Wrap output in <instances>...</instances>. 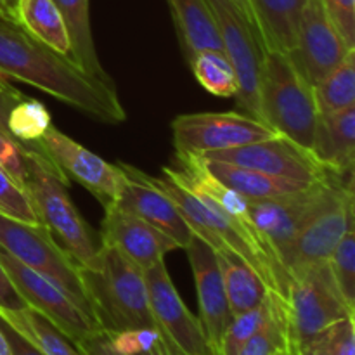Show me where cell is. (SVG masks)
<instances>
[{
	"label": "cell",
	"mask_w": 355,
	"mask_h": 355,
	"mask_svg": "<svg viewBox=\"0 0 355 355\" xmlns=\"http://www.w3.org/2000/svg\"><path fill=\"white\" fill-rule=\"evenodd\" d=\"M21 99H23V94L16 87L10 85L7 78H0V130L7 132V114Z\"/></svg>",
	"instance_id": "obj_42"
},
{
	"label": "cell",
	"mask_w": 355,
	"mask_h": 355,
	"mask_svg": "<svg viewBox=\"0 0 355 355\" xmlns=\"http://www.w3.org/2000/svg\"><path fill=\"white\" fill-rule=\"evenodd\" d=\"M153 180L177 205L198 238L208 243L214 250L234 252L259 272L270 291L286 298L291 279L290 274L274 259L252 225L231 217L217 205L196 196L165 170H162V177H153Z\"/></svg>",
	"instance_id": "obj_2"
},
{
	"label": "cell",
	"mask_w": 355,
	"mask_h": 355,
	"mask_svg": "<svg viewBox=\"0 0 355 355\" xmlns=\"http://www.w3.org/2000/svg\"><path fill=\"white\" fill-rule=\"evenodd\" d=\"M0 211L19 220L42 224L26 191L0 168Z\"/></svg>",
	"instance_id": "obj_34"
},
{
	"label": "cell",
	"mask_w": 355,
	"mask_h": 355,
	"mask_svg": "<svg viewBox=\"0 0 355 355\" xmlns=\"http://www.w3.org/2000/svg\"><path fill=\"white\" fill-rule=\"evenodd\" d=\"M149 305L163 338L175 343L186 355H211L200 319L194 318L173 286L165 260L144 270Z\"/></svg>",
	"instance_id": "obj_15"
},
{
	"label": "cell",
	"mask_w": 355,
	"mask_h": 355,
	"mask_svg": "<svg viewBox=\"0 0 355 355\" xmlns=\"http://www.w3.org/2000/svg\"><path fill=\"white\" fill-rule=\"evenodd\" d=\"M0 248L54 281L92 314L82 269L44 224H31L0 211Z\"/></svg>",
	"instance_id": "obj_8"
},
{
	"label": "cell",
	"mask_w": 355,
	"mask_h": 355,
	"mask_svg": "<svg viewBox=\"0 0 355 355\" xmlns=\"http://www.w3.org/2000/svg\"><path fill=\"white\" fill-rule=\"evenodd\" d=\"M120 166L125 173V186L114 207L142 218L149 225L170 236L179 248L186 250L194 238V232L177 205L165 191L156 186L153 175L127 163H120Z\"/></svg>",
	"instance_id": "obj_16"
},
{
	"label": "cell",
	"mask_w": 355,
	"mask_h": 355,
	"mask_svg": "<svg viewBox=\"0 0 355 355\" xmlns=\"http://www.w3.org/2000/svg\"><path fill=\"white\" fill-rule=\"evenodd\" d=\"M186 252L189 257L191 269H193L194 284H196L198 309H200L198 319L214 355L220 345L225 329L232 321L220 267L215 257V250L196 234L187 245Z\"/></svg>",
	"instance_id": "obj_17"
},
{
	"label": "cell",
	"mask_w": 355,
	"mask_h": 355,
	"mask_svg": "<svg viewBox=\"0 0 355 355\" xmlns=\"http://www.w3.org/2000/svg\"><path fill=\"white\" fill-rule=\"evenodd\" d=\"M354 189L352 177L328 173L309 189L290 196L250 201L248 224L266 243L274 259L284 267L302 229L345 191ZM286 269V267H284Z\"/></svg>",
	"instance_id": "obj_6"
},
{
	"label": "cell",
	"mask_w": 355,
	"mask_h": 355,
	"mask_svg": "<svg viewBox=\"0 0 355 355\" xmlns=\"http://www.w3.org/2000/svg\"><path fill=\"white\" fill-rule=\"evenodd\" d=\"M215 257L220 267L232 318L260 307L267 300L269 286L246 260L231 250H215Z\"/></svg>",
	"instance_id": "obj_22"
},
{
	"label": "cell",
	"mask_w": 355,
	"mask_h": 355,
	"mask_svg": "<svg viewBox=\"0 0 355 355\" xmlns=\"http://www.w3.org/2000/svg\"><path fill=\"white\" fill-rule=\"evenodd\" d=\"M260 121L302 148H312L318 106L314 87L286 52L267 51L259 89Z\"/></svg>",
	"instance_id": "obj_5"
},
{
	"label": "cell",
	"mask_w": 355,
	"mask_h": 355,
	"mask_svg": "<svg viewBox=\"0 0 355 355\" xmlns=\"http://www.w3.org/2000/svg\"><path fill=\"white\" fill-rule=\"evenodd\" d=\"M333 277L336 281L343 300L350 311L355 312V231L354 227L345 232L335 252L329 257Z\"/></svg>",
	"instance_id": "obj_33"
},
{
	"label": "cell",
	"mask_w": 355,
	"mask_h": 355,
	"mask_svg": "<svg viewBox=\"0 0 355 355\" xmlns=\"http://www.w3.org/2000/svg\"><path fill=\"white\" fill-rule=\"evenodd\" d=\"M31 146L40 149L66 179L82 184L103 208L113 207L118 201L125 186V173L120 163L113 165L106 162L69 135L62 134L54 125Z\"/></svg>",
	"instance_id": "obj_12"
},
{
	"label": "cell",
	"mask_w": 355,
	"mask_h": 355,
	"mask_svg": "<svg viewBox=\"0 0 355 355\" xmlns=\"http://www.w3.org/2000/svg\"><path fill=\"white\" fill-rule=\"evenodd\" d=\"M187 62L203 51H222L220 35L207 0H166Z\"/></svg>",
	"instance_id": "obj_21"
},
{
	"label": "cell",
	"mask_w": 355,
	"mask_h": 355,
	"mask_svg": "<svg viewBox=\"0 0 355 355\" xmlns=\"http://www.w3.org/2000/svg\"><path fill=\"white\" fill-rule=\"evenodd\" d=\"M295 355H321V352H319L318 347H315L314 343H307V345L300 347Z\"/></svg>",
	"instance_id": "obj_45"
},
{
	"label": "cell",
	"mask_w": 355,
	"mask_h": 355,
	"mask_svg": "<svg viewBox=\"0 0 355 355\" xmlns=\"http://www.w3.org/2000/svg\"><path fill=\"white\" fill-rule=\"evenodd\" d=\"M173 148L177 156L234 149L277 135L263 121L246 113H191L172 121Z\"/></svg>",
	"instance_id": "obj_11"
},
{
	"label": "cell",
	"mask_w": 355,
	"mask_h": 355,
	"mask_svg": "<svg viewBox=\"0 0 355 355\" xmlns=\"http://www.w3.org/2000/svg\"><path fill=\"white\" fill-rule=\"evenodd\" d=\"M76 347L83 355H123L111 345L110 336H107L106 331L94 333L89 338L76 343Z\"/></svg>",
	"instance_id": "obj_40"
},
{
	"label": "cell",
	"mask_w": 355,
	"mask_h": 355,
	"mask_svg": "<svg viewBox=\"0 0 355 355\" xmlns=\"http://www.w3.org/2000/svg\"><path fill=\"white\" fill-rule=\"evenodd\" d=\"M321 3L340 37L355 49V0H321Z\"/></svg>",
	"instance_id": "obj_38"
},
{
	"label": "cell",
	"mask_w": 355,
	"mask_h": 355,
	"mask_svg": "<svg viewBox=\"0 0 355 355\" xmlns=\"http://www.w3.org/2000/svg\"><path fill=\"white\" fill-rule=\"evenodd\" d=\"M82 276L92 314L103 331L158 329L149 305L144 270L123 253L113 246L101 245L96 269H82Z\"/></svg>",
	"instance_id": "obj_3"
},
{
	"label": "cell",
	"mask_w": 355,
	"mask_h": 355,
	"mask_svg": "<svg viewBox=\"0 0 355 355\" xmlns=\"http://www.w3.org/2000/svg\"><path fill=\"white\" fill-rule=\"evenodd\" d=\"M270 293L260 307L252 309V311L243 312V314L232 318L231 324L225 329L224 336L220 340V345H218L217 352L214 355H236L239 352V349L259 331L260 326L266 322L267 315H269Z\"/></svg>",
	"instance_id": "obj_32"
},
{
	"label": "cell",
	"mask_w": 355,
	"mask_h": 355,
	"mask_svg": "<svg viewBox=\"0 0 355 355\" xmlns=\"http://www.w3.org/2000/svg\"><path fill=\"white\" fill-rule=\"evenodd\" d=\"M30 175L24 191L33 203L38 220L51 231L80 269H96L101 241L76 210L68 193V179L47 156L31 146Z\"/></svg>",
	"instance_id": "obj_4"
},
{
	"label": "cell",
	"mask_w": 355,
	"mask_h": 355,
	"mask_svg": "<svg viewBox=\"0 0 355 355\" xmlns=\"http://www.w3.org/2000/svg\"><path fill=\"white\" fill-rule=\"evenodd\" d=\"M207 2L217 23L222 52L229 59L238 78L236 101L246 114L260 120L259 89L267 55L266 40L253 21L232 0Z\"/></svg>",
	"instance_id": "obj_9"
},
{
	"label": "cell",
	"mask_w": 355,
	"mask_h": 355,
	"mask_svg": "<svg viewBox=\"0 0 355 355\" xmlns=\"http://www.w3.org/2000/svg\"><path fill=\"white\" fill-rule=\"evenodd\" d=\"M23 309H28V304L17 293L16 286L0 263V312H17Z\"/></svg>",
	"instance_id": "obj_39"
},
{
	"label": "cell",
	"mask_w": 355,
	"mask_h": 355,
	"mask_svg": "<svg viewBox=\"0 0 355 355\" xmlns=\"http://www.w3.org/2000/svg\"><path fill=\"white\" fill-rule=\"evenodd\" d=\"M141 355H170V354H168V350H166L165 342H163V338H162V342H159L155 349L149 350V352H146V354H141Z\"/></svg>",
	"instance_id": "obj_46"
},
{
	"label": "cell",
	"mask_w": 355,
	"mask_h": 355,
	"mask_svg": "<svg viewBox=\"0 0 355 355\" xmlns=\"http://www.w3.org/2000/svg\"><path fill=\"white\" fill-rule=\"evenodd\" d=\"M52 127V116L47 106L38 99L23 97L7 114V132L21 144L31 146Z\"/></svg>",
	"instance_id": "obj_31"
},
{
	"label": "cell",
	"mask_w": 355,
	"mask_h": 355,
	"mask_svg": "<svg viewBox=\"0 0 355 355\" xmlns=\"http://www.w3.org/2000/svg\"><path fill=\"white\" fill-rule=\"evenodd\" d=\"M0 318L21 333L28 342L33 343L44 355H83L71 340L66 338L49 319L33 309L0 312Z\"/></svg>",
	"instance_id": "obj_27"
},
{
	"label": "cell",
	"mask_w": 355,
	"mask_h": 355,
	"mask_svg": "<svg viewBox=\"0 0 355 355\" xmlns=\"http://www.w3.org/2000/svg\"><path fill=\"white\" fill-rule=\"evenodd\" d=\"M311 343L318 347L321 355H355L354 315L326 328Z\"/></svg>",
	"instance_id": "obj_36"
},
{
	"label": "cell",
	"mask_w": 355,
	"mask_h": 355,
	"mask_svg": "<svg viewBox=\"0 0 355 355\" xmlns=\"http://www.w3.org/2000/svg\"><path fill=\"white\" fill-rule=\"evenodd\" d=\"M0 263L28 307L49 319L75 345L94 333L103 331L92 314L87 312L71 295L66 293L47 276L21 263L2 248H0Z\"/></svg>",
	"instance_id": "obj_10"
},
{
	"label": "cell",
	"mask_w": 355,
	"mask_h": 355,
	"mask_svg": "<svg viewBox=\"0 0 355 355\" xmlns=\"http://www.w3.org/2000/svg\"><path fill=\"white\" fill-rule=\"evenodd\" d=\"M352 227L354 189H350L319 211L297 236L284 263L290 277L307 267L328 262L340 239Z\"/></svg>",
	"instance_id": "obj_18"
},
{
	"label": "cell",
	"mask_w": 355,
	"mask_h": 355,
	"mask_svg": "<svg viewBox=\"0 0 355 355\" xmlns=\"http://www.w3.org/2000/svg\"><path fill=\"white\" fill-rule=\"evenodd\" d=\"M207 168L224 186L236 191V193L241 194L243 198H246L250 201L290 196V194L302 193V191L309 189L312 186V184L307 182H298V180L283 179V177L267 175V173L257 172V170L252 168H245V166L231 165V163L207 162Z\"/></svg>",
	"instance_id": "obj_23"
},
{
	"label": "cell",
	"mask_w": 355,
	"mask_h": 355,
	"mask_svg": "<svg viewBox=\"0 0 355 355\" xmlns=\"http://www.w3.org/2000/svg\"><path fill=\"white\" fill-rule=\"evenodd\" d=\"M207 162H222L245 166L267 175L283 177L298 182L314 184L328 177V170L315 159L309 149L283 135L263 139L234 149L203 155Z\"/></svg>",
	"instance_id": "obj_13"
},
{
	"label": "cell",
	"mask_w": 355,
	"mask_h": 355,
	"mask_svg": "<svg viewBox=\"0 0 355 355\" xmlns=\"http://www.w3.org/2000/svg\"><path fill=\"white\" fill-rule=\"evenodd\" d=\"M352 49L333 26L321 0H307L298 24L295 47L288 52L302 76L314 87L335 69Z\"/></svg>",
	"instance_id": "obj_14"
},
{
	"label": "cell",
	"mask_w": 355,
	"mask_h": 355,
	"mask_svg": "<svg viewBox=\"0 0 355 355\" xmlns=\"http://www.w3.org/2000/svg\"><path fill=\"white\" fill-rule=\"evenodd\" d=\"M0 75L28 83L101 123L118 125L127 120L116 87L89 76L69 55L52 51L3 17H0Z\"/></svg>",
	"instance_id": "obj_1"
},
{
	"label": "cell",
	"mask_w": 355,
	"mask_h": 355,
	"mask_svg": "<svg viewBox=\"0 0 355 355\" xmlns=\"http://www.w3.org/2000/svg\"><path fill=\"white\" fill-rule=\"evenodd\" d=\"M61 12L69 45H71V59L92 78L103 83L114 85L110 73L103 68L94 44L92 28H90L89 0H54Z\"/></svg>",
	"instance_id": "obj_24"
},
{
	"label": "cell",
	"mask_w": 355,
	"mask_h": 355,
	"mask_svg": "<svg viewBox=\"0 0 355 355\" xmlns=\"http://www.w3.org/2000/svg\"><path fill=\"white\" fill-rule=\"evenodd\" d=\"M31 151V146L21 144L12 135L0 130V168L12 177L23 189L30 175Z\"/></svg>",
	"instance_id": "obj_35"
},
{
	"label": "cell",
	"mask_w": 355,
	"mask_h": 355,
	"mask_svg": "<svg viewBox=\"0 0 355 355\" xmlns=\"http://www.w3.org/2000/svg\"><path fill=\"white\" fill-rule=\"evenodd\" d=\"M99 241L116 248L142 270L162 262L166 253L179 250V245L165 232L114 205L104 208Z\"/></svg>",
	"instance_id": "obj_19"
},
{
	"label": "cell",
	"mask_w": 355,
	"mask_h": 355,
	"mask_svg": "<svg viewBox=\"0 0 355 355\" xmlns=\"http://www.w3.org/2000/svg\"><path fill=\"white\" fill-rule=\"evenodd\" d=\"M311 153L328 172L352 177L355 163V106L318 114Z\"/></svg>",
	"instance_id": "obj_20"
},
{
	"label": "cell",
	"mask_w": 355,
	"mask_h": 355,
	"mask_svg": "<svg viewBox=\"0 0 355 355\" xmlns=\"http://www.w3.org/2000/svg\"><path fill=\"white\" fill-rule=\"evenodd\" d=\"M267 51L291 52L307 0H250Z\"/></svg>",
	"instance_id": "obj_25"
},
{
	"label": "cell",
	"mask_w": 355,
	"mask_h": 355,
	"mask_svg": "<svg viewBox=\"0 0 355 355\" xmlns=\"http://www.w3.org/2000/svg\"><path fill=\"white\" fill-rule=\"evenodd\" d=\"M0 78H6V76H2V75H0Z\"/></svg>",
	"instance_id": "obj_48"
},
{
	"label": "cell",
	"mask_w": 355,
	"mask_h": 355,
	"mask_svg": "<svg viewBox=\"0 0 355 355\" xmlns=\"http://www.w3.org/2000/svg\"><path fill=\"white\" fill-rule=\"evenodd\" d=\"M354 314L336 286L329 262L307 267L291 276L286 315L293 355L326 328Z\"/></svg>",
	"instance_id": "obj_7"
},
{
	"label": "cell",
	"mask_w": 355,
	"mask_h": 355,
	"mask_svg": "<svg viewBox=\"0 0 355 355\" xmlns=\"http://www.w3.org/2000/svg\"><path fill=\"white\" fill-rule=\"evenodd\" d=\"M0 355H12L9 349V343H7L6 336H3L2 329H0Z\"/></svg>",
	"instance_id": "obj_47"
},
{
	"label": "cell",
	"mask_w": 355,
	"mask_h": 355,
	"mask_svg": "<svg viewBox=\"0 0 355 355\" xmlns=\"http://www.w3.org/2000/svg\"><path fill=\"white\" fill-rule=\"evenodd\" d=\"M314 97L319 114L338 113L355 106V49L315 83Z\"/></svg>",
	"instance_id": "obj_29"
},
{
	"label": "cell",
	"mask_w": 355,
	"mask_h": 355,
	"mask_svg": "<svg viewBox=\"0 0 355 355\" xmlns=\"http://www.w3.org/2000/svg\"><path fill=\"white\" fill-rule=\"evenodd\" d=\"M0 329H2L7 343H9L12 355H44L33 343H30L21 333H17L12 326L7 324L2 318H0Z\"/></svg>",
	"instance_id": "obj_41"
},
{
	"label": "cell",
	"mask_w": 355,
	"mask_h": 355,
	"mask_svg": "<svg viewBox=\"0 0 355 355\" xmlns=\"http://www.w3.org/2000/svg\"><path fill=\"white\" fill-rule=\"evenodd\" d=\"M194 76L208 94L217 97H236L238 78L222 51H203L189 61Z\"/></svg>",
	"instance_id": "obj_30"
},
{
	"label": "cell",
	"mask_w": 355,
	"mask_h": 355,
	"mask_svg": "<svg viewBox=\"0 0 355 355\" xmlns=\"http://www.w3.org/2000/svg\"><path fill=\"white\" fill-rule=\"evenodd\" d=\"M236 355H293L288 328L286 298L270 293V311L259 331Z\"/></svg>",
	"instance_id": "obj_28"
},
{
	"label": "cell",
	"mask_w": 355,
	"mask_h": 355,
	"mask_svg": "<svg viewBox=\"0 0 355 355\" xmlns=\"http://www.w3.org/2000/svg\"><path fill=\"white\" fill-rule=\"evenodd\" d=\"M232 2H234L236 6H238L239 9H241L243 12H245L246 16L253 21V24H255L257 28H259V24H257V19H255V12H253V7H252V2H250V0H232ZM259 31H260V28H259ZM260 33H262V31H260Z\"/></svg>",
	"instance_id": "obj_44"
},
{
	"label": "cell",
	"mask_w": 355,
	"mask_h": 355,
	"mask_svg": "<svg viewBox=\"0 0 355 355\" xmlns=\"http://www.w3.org/2000/svg\"><path fill=\"white\" fill-rule=\"evenodd\" d=\"M16 24L52 51L71 58V45L54 0H17Z\"/></svg>",
	"instance_id": "obj_26"
},
{
	"label": "cell",
	"mask_w": 355,
	"mask_h": 355,
	"mask_svg": "<svg viewBox=\"0 0 355 355\" xmlns=\"http://www.w3.org/2000/svg\"><path fill=\"white\" fill-rule=\"evenodd\" d=\"M17 0H0V17L16 23Z\"/></svg>",
	"instance_id": "obj_43"
},
{
	"label": "cell",
	"mask_w": 355,
	"mask_h": 355,
	"mask_svg": "<svg viewBox=\"0 0 355 355\" xmlns=\"http://www.w3.org/2000/svg\"><path fill=\"white\" fill-rule=\"evenodd\" d=\"M114 349L123 355H141L155 349L162 342V333L155 328H135L107 333Z\"/></svg>",
	"instance_id": "obj_37"
}]
</instances>
